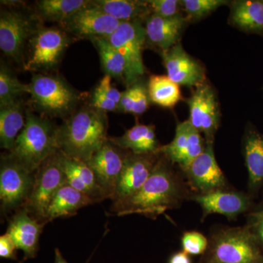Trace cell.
<instances>
[{
    "label": "cell",
    "mask_w": 263,
    "mask_h": 263,
    "mask_svg": "<svg viewBox=\"0 0 263 263\" xmlns=\"http://www.w3.org/2000/svg\"><path fill=\"white\" fill-rule=\"evenodd\" d=\"M230 23L240 30L263 37V0H238L231 3Z\"/></svg>",
    "instance_id": "603a6c76"
},
{
    "label": "cell",
    "mask_w": 263,
    "mask_h": 263,
    "mask_svg": "<svg viewBox=\"0 0 263 263\" xmlns=\"http://www.w3.org/2000/svg\"><path fill=\"white\" fill-rule=\"evenodd\" d=\"M246 164L252 186L263 182V135L257 129H249L245 141Z\"/></svg>",
    "instance_id": "f1b7e54d"
},
{
    "label": "cell",
    "mask_w": 263,
    "mask_h": 263,
    "mask_svg": "<svg viewBox=\"0 0 263 263\" xmlns=\"http://www.w3.org/2000/svg\"><path fill=\"white\" fill-rule=\"evenodd\" d=\"M94 203L86 195L66 183L52 198L45 216V223L57 218L75 215L82 208Z\"/></svg>",
    "instance_id": "cb8c5ba5"
},
{
    "label": "cell",
    "mask_w": 263,
    "mask_h": 263,
    "mask_svg": "<svg viewBox=\"0 0 263 263\" xmlns=\"http://www.w3.org/2000/svg\"><path fill=\"white\" fill-rule=\"evenodd\" d=\"M143 22L141 20L121 22L113 34L105 38L125 59L131 84L139 81L145 73L142 51L146 37Z\"/></svg>",
    "instance_id": "30bf717a"
},
{
    "label": "cell",
    "mask_w": 263,
    "mask_h": 263,
    "mask_svg": "<svg viewBox=\"0 0 263 263\" xmlns=\"http://www.w3.org/2000/svg\"><path fill=\"white\" fill-rule=\"evenodd\" d=\"M147 86L151 102L163 108H174L182 98L179 85L167 76H151Z\"/></svg>",
    "instance_id": "f546056e"
},
{
    "label": "cell",
    "mask_w": 263,
    "mask_h": 263,
    "mask_svg": "<svg viewBox=\"0 0 263 263\" xmlns=\"http://www.w3.org/2000/svg\"><path fill=\"white\" fill-rule=\"evenodd\" d=\"M152 14L174 18L183 15L182 2L179 0H147Z\"/></svg>",
    "instance_id": "e575fe53"
},
{
    "label": "cell",
    "mask_w": 263,
    "mask_h": 263,
    "mask_svg": "<svg viewBox=\"0 0 263 263\" xmlns=\"http://www.w3.org/2000/svg\"><path fill=\"white\" fill-rule=\"evenodd\" d=\"M70 43V37L61 27H38L27 45L24 68L33 72L53 70Z\"/></svg>",
    "instance_id": "8992f818"
},
{
    "label": "cell",
    "mask_w": 263,
    "mask_h": 263,
    "mask_svg": "<svg viewBox=\"0 0 263 263\" xmlns=\"http://www.w3.org/2000/svg\"><path fill=\"white\" fill-rule=\"evenodd\" d=\"M98 50L100 63L105 75L114 78L126 86L131 84L129 67L125 59L105 38L91 41Z\"/></svg>",
    "instance_id": "83f0119b"
},
{
    "label": "cell",
    "mask_w": 263,
    "mask_h": 263,
    "mask_svg": "<svg viewBox=\"0 0 263 263\" xmlns=\"http://www.w3.org/2000/svg\"><path fill=\"white\" fill-rule=\"evenodd\" d=\"M37 22L34 14H27L16 8L1 10L0 49L5 56L23 67L27 44L40 27Z\"/></svg>",
    "instance_id": "52a82bcc"
},
{
    "label": "cell",
    "mask_w": 263,
    "mask_h": 263,
    "mask_svg": "<svg viewBox=\"0 0 263 263\" xmlns=\"http://www.w3.org/2000/svg\"><path fill=\"white\" fill-rule=\"evenodd\" d=\"M167 76L178 85L197 86L205 84V70L183 49L181 43L161 52Z\"/></svg>",
    "instance_id": "2e32d148"
},
{
    "label": "cell",
    "mask_w": 263,
    "mask_h": 263,
    "mask_svg": "<svg viewBox=\"0 0 263 263\" xmlns=\"http://www.w3.org/2000/svg\"><path fill=\"white\" fill-rule=\"evenodd\" d=\"M195 200L202 208L204 214H219L234 217L247 210L248 198L241 194L226 193L219 190L195 197Z\"/></svg>",
    "instance_id": "7402d4cb"
},
{
    "label": "cell",
    "mask_w": 263,
    "mask_h": 263,
    "mask_svg": "<svg viewBox=\"0 0 263 263\" xmlns=\"http://www.w3.org/2000/svg\"><path fill=\"white\" fill-rule=\"evenodd\" d=\"M186 171L194 186L204 194L216 191L226 184L224 175L216 162L212 143H206L204 152Z\"/></svg>",
    "instance_id": "d6986e66"
},
{
    "label": "cell",
    "mask_w": 263,
    "mask_h": 263,
    "mask_svg": "<svg viewBox=\"0 0 263 263\" xmlns=\"http://www.w3.org/2000/svg\"><path fill=\"white\" fill-rule=\"evenodd\" d=\"M123 150L108 139L102 148L86 162L94 172L106 198H113L115 193L128 154L124 153Z\"/></svg>",
    "instance_id": "4fadbf2b"
},
{
    "label": "cell",
    "mask_w": 263,
    "mask_h": 263,
    "mask_svg": "<svg viewBox=\"0 0 263 263\" xmlns=\"http://www.w3.org/2000/svg\"><path fill=\"white\" fill-rule=\"evenodd\" d=\"M120 22L91 5L83 8L60 24L67 33L90 41L107 38L113 34Z\"/></svg>",
    "instance_id": "7c38bea8"
},
{
    "label": "cell",
    "mask_w": 263,
    "mask_h": 263,
    "mask_svg": "<svg viewBox=\"0 0 263 263\" xmlns=\"http://www.w3.org/2000/svg\"><path fill=\"white\" fill-rule=\"evenodd\" d=\"M28 85L33 109L45 118H65L76 111L80 96L61 77L34 74Z\"/></svg>",
    "instance_id": "277c9868"
},
{
    "label": "cell",
    "mask_w": 263,
    "mask_h": 263,
    "mask_svg": "<svg viewBox=\"0 0 263 263\" xmlns=\"http://www.w3.org/2000/svg\"><path fill=\"white\" fill-rule=\"evenodd\" d=\"M44 226L24 208L16 211L10 219L7 233L11 235L18 249L23 251L24 259L35 257Z\"/></svg>",
    "instance_id": "ac0fdd59"
},
{
    "label": "cell",
    "mask_w": 263,
    "mask_h": 263,
    "mask_svg": "<svg viewBox=\"0 0 263 263\" xmlns=\"http://www.w3.org/2000/svg\"><path fill=\"white\" fill-rule=\"evenodd\" d=\"M26 124V109L22 100L0 107V146L12 151Z\"/></svg>",
    "instance_id": "d4e9b609"
},
{
    "label": "cell",
    "mask_w": 263,
    "mask_h": 263,
    "mask_svg": "<svg viewBox=\"0 0 263 263\" xmlns=\"http://www.w3.org/2000/svg\"><path fill=\"white\" fill-rule=\"evenodd\" d=\"M168 263H192V260L186 252H180L173 254L169 259Z\"/></svg>",
    "instance_id": "f35d334b"
},
{
    "label": "cell",
    "mask_w": 263,
    "mask_h": 263,
    "mask_svg": "<svg viewBox=\"0 0 263 263\" xmlns=\"http://www.w3.org/2000/svg\"><path fill=\"white\" fill-rule=\"evenodd\" d=\"M188 105L189 121L197 130L203 133L206 143L213 144L220 122V110L215 91L205 83L197 86L189 99Z\"/></svg>",
    "instance_id": "8fae6325"
},
{
    "label": "cell",
    "mask_w": 263,
    "mask_h": 263,
    "mask_svg": "<svg viewBox=\"0 0 263 263\" xmlns=\"http://www.w3.org/2000/svg\"><path fill=\"white\" fill-rule=\"evenodd\" d=\"M178 196L179 187L174 175L165 162L160 160L141 190L129 198L113 204L111 211L119 216L158 215L171 207Z\"/></svg>",
    "instance_id": "7a4b0ae2"
},
{
    "label": "cell",
    "mask_w": 263,
    "mask_h": 263,
    "mask_svg": "<svg viewBox=\"0 0 263 263\" xmlns=\"http://www.w3.org/2000/svg\"><path fill=\"white\" fill-rule=\"evenodd\" d=\"M183 252L189 255H199L206 251L208 240L201 233L197 232H188L183 235L182 240Z\"/></svg>",
    "instance_id": "d590c367"
},
{
    "label": "cell",
    "mask_w": 263,
    "mask_h": 263,
    "mask_svg": "<svg viewBox=\"0 0 263 263\" xmlns=\"http://www.w3.org/2000/svg\"><path fill=\"white\" fill-rule=\"evenodd\" d=\"M18 249L14 240L8 233L0 236V257L2 258L16 259V250Z\"/></svg>",
    "instance_id": "8d00e7d4"
},
{
    "label": "cell",
    "mask_w": 263,
    "mask_h": 263,
    "mask_svg": "<svg viewBox=\"0 0 263 263\" xmlns=\"http://www.w3.org/2000/svg\"><path fill=\"white\" fill-rule=\"evenodd\" d=\"M205 147L206 143L201 133L187 120L178 124L173 141L160 146L157 154H162L186 171L190 164L204 152Z\"/></svg>",
    "instance_id": "5bb4252c"
},
{
    "label": "cell",
    "mask_w": 263,
    "mask_h": 263,
    "mask_svg": "<svg viewBox=\"0 0 263 263\" xmlns=\"http://www.w3.org/2000/svg\"><path fill=\"white\" fill-rule=\"evenodd\" d=\"M152 155H135L129 152L124 160L122 173L118 181L117 188L111 199L113 204L129 198L138 193L146 183L155 168L157 161Z\"/></svg>",
    "instance_id": "9a60e30c"
},
{
    "label": "cell",
    "mask_w": 263,
    "mask_h": 263,
    "mask_svg": "<svg viewBox=\"0 0 263 263\" xmlns=\"http://www.w3.org/2000/svg\"><path fill=\"white\" fill-rule=\"evenodd\" d=\"M34 174L9 155H2L0 164V201L4 213L18 211L28 200Z\"/></svg>",
    "instance_id": "ba28073f"
},
{
    "label": "cell",
    "mask_w": 263,
    "mask_h": 263,
    "mask_svg": "<svg viewBox=\"0 0 263 263\" xmlns=\"http://www.w3.org/2000/svg\"><path fill=\"white\" fill-rule=\"evenodd\" d=\"M146 44L161 52L180 43V38L190 21L186 15L164 18L151 14L145 20Z\"/></svg>",
    "instance_id": "e0dca14e"
},
{
    "label": "cell",
    "mask_w": 263,
    "mask_h": 263,
    "mask_svg": "<svg viewBox=\"0 0 263 263\" xmlns=\"http://www.w3.org/2000/svg\"><path fill=\"white\" fill-rule=\"evenodd\" d=\"M91 5L120 22H145L152 14L148 1L91 0Z\"/></svg>",
    "instance_id": "484cf974"
},
{
    "label": "cell",
    "mask_w": 263,
    "mask_h": 263,
    "mask_svg": "<svg viewBox=\"0 0 263 263\" xmlns=\"http://www.w3.org/2000/svg\"><path fill=\"white\" fill-rule=\"evenodd\" d=\"M28 94V85L18 80L9 67L2 62L0 68V107L9 105Z\"/></svg>",
    "instance_id": "d6a6232c"
},
{
    "label": "cell",
    "mask_w": 263,
    "mask_h": 263,
    "mask_svg": "<svg viewBox=\"0 0 263 263\" xmlns=\"http://www.w3.org/2000/svg\"><path fill=\"white\" fill-rule=\"evenodd\" d=\"M254 235L259 243L263 245V212L259 213L254 218Z\"/></svg>",
    "instance_id": "74e56055"
},
{
    "label": "cell",
    "mask_w": 263,
    "mask_h": 263,
    "mask_svg": "<svg viewBox=\"0 0 263 263\" xmlns=\"http://www.w3.org/2000/svg\"><path fill=\"white\" fill-rule=\"evenodd\" d=\"M54 263H68L64 258L63 256L58 249H55V261Z\"/></svg>",
    "instance_id": "ab89813d"
},
{
    "label": "cell",
    "mask_w": 263,
    "mask_h": 263,
    "mask_svg": "<svg viewBox=\"0 0 263 263\" xmlns=\"http://www.w3.org/2000/svg\"><path fill=\"white\" fill-rule=\"evenodd\" d=\"M58 152L45 161L36 171L32 192L23 207L34 219L44 224L46 211L52 198L67 183Z\"/></svg>",
    "instance_id": "9c48e42d"
},
{
    "label": "cell",
    "mask_w": 263,
    "mask_h": 263,
    "mask_svg": "<svg viewBox=\"0 0 263 263\" xmlns=\"http://www.w3.org/2000/svg\"><path fill=\"white\" fill-rule=\"evenodd\" d=\"M150 102L148 86L139 80L127 86V89L122 91L119 111L136 116L142 115L148 110Z\"/></svg>",
    "instance_id": "4dcf8cb0"
},
{
    "label": "cell",
    "mask_w": 263,
    "mask_h": 263,
    "mask_svg": "<svg viewBox=\"0 0 263 263\" xmlns=\"http://www.w3.org/2000/svg\"><path fill=\"white\" fill-rule=\"evenodd\" d=\"M183 10L190 22H198L228 3L226 0H183Z\"/></svg>",
    "instance_id": "836d02e7"
},
{
    "label": "cell",
    "mask_w": 263,
    "mask_h": 263,
    "mask_svg": "<svg viewBox=\"0 0 263 263\" xmlns=\"http://www.w3.org/2000/svg\"><path fill=\"white\" fill-rule=\"evenodd\" d=\"M90 3L91 0H40L34 4V15L39 22H56L60 25Z\"/></svg>",
    "instance_id": "4316f807"
},
{
    "label": "cell",
    "mask_w": 263,
    "mask_h": 263,
    "mask_svg": "<svg viewBox=\"0 0 263 263\" xmlns=\"http://www.w3.org/2000/svg\"><path fill=\"white\" fill-rule=\"evenodd\" d=\"M116 146L124 150H129L135 155H152L157 154L160 148L155 127L137 123L134 127L127 129L120 137L108 138Z\"/></svg>",
    "instance_id": "44dd1931"
},
{
    "label": "cell",
    "mask_w": 263,
    "mask_h": 263,
    "mask_svg": "<svg viewBox=\"0 0 263 263\" xmlns=\"http://www.w3.org/2000/svg\"><path fill=\"white\" fill-rule=\"evenodd\" d=\"M58 127L48 118L35 115L26 109V124L9 155L35 173L51 156L59 152Z\"/></svg>",
    "instance_id": "3957f363"
},
{
    "label": "cell",
    "mask_w": 263,
    "mask_h": 263,
    "mask_svg": "<svg viewBox=\"0 0 263 263\" xmlns=\"http://www.w3.org/2000/svg\"><path fill=\"white\" fill-rule=\"evenodd\" d=\"M257 237L248 228L216 235L202 263H263Z\"/></svg>",
    "instance_id": "5b68a950"
},
{
    "label": "cell",
    "mask_w": 263,
    "mask_h": 263,
    "mask_svg": "<svg viewBox=\"0 0 263 263\" xmlns=\"http://www.w3.org/2000/svg\"><path fill=\"white\" fill-rule=\"evenodd\" d=\"M106 113L84 106L67 117L57 131L59 151L67 157L87 162L106 143Z\"/></svg>",
    "instance_id": "6da1fadb"
},
{
    "label": "cell",
    "mask_w": 263,
    "mask_h": 263,
    "mask_svg": "<svg viewBox=\"0 0 263 263\" xmlns=\"http://www.w3.org/2000/svg\"><path fill=\"white\" fill-rule=\"evenodd\" d=\"M111 77L105 75L99 81L91 94L90 105L95 109L105 112L119 110L122 92L111 84Z\"/></svg>",
    "instance_id": "1f68e13d"
},
{
    "label": "cell",
    "mask_w": 263,
    "mask_h": 263,
    "mask_svg": "<svg viewBox=\"0 0 263 263\" xmlns=\"http://www.w3.org/2000/svg\"><path fill=\"white\" fill-rule=\"evenodd\" d=\"M58 155L66 181L69 185L89 197L94 202L106 199L94 172L86 162L67 157L60 151Z\"/></svg>",
    "instance_id": "ffe728a7"
}]
</instances>
